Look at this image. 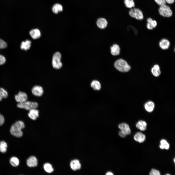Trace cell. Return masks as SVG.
I'll return each mask as SVG.
<instances>
[{
    "mask_svg": "<svg viewBox=\"0 0 175 175\" xmlns=\"http://www.w3.org/2000/svg\"><path fill=\"white\" fill-rule=\"evenodd\" d=\"M25 127V124L23 121H17L11 126L10 129V133L12 135L15 137H21L23 135L21 130L24 128Z\"/></svg>",
    "mask_w": 175,
    "mask_h": 175,
    "instance_id": "cell-1",
    "label": "cell"
},
{
    "mask_svg": "<svg viewBox=\"0 0 175 175\" xmlns=\"http://www.w3.org/2000/svg\"><path fill=\"white\" fill-rule=\"evenodd\" d=\"M114 66L117 70L122 72H128L131 69L130 66L126 61L122 59L117 60L115 62Z\"/></svg>",
    "mask_w": 175,
    "mask_h": 175,
    "instance_id": "cell-2",
    "label": "cell"
},
{
    "mask_svg": "<svg viewBox=\"0 0 175 175\" xmlns=\"http://www.w3.org/2000/svg\"><path fill=\"white\" fill-rule=\"evenodd\" d=\"M38 106L36 102L26 101L21 103H19L17 106L20 108L24 109L27 110H30L33 109H36Z\"/></svg>",
    "mask_w": 175,
    "mask_h": 175,
    "instance_id": "cell-3",
    "label": "cell"
},
{
    "mask_svg": "<svg viewBox=\"0 0 175 175\" xmlns=\"http://www.w3.org/2000/svg\"><path fill=\"white\" fill-rule=\"evenodd\" d=\"M61 55L58 52H55L53 55L52 61L53 67L56 69L61 68L62 66V64L61 61Z\"/></svg>",
    "mask_w": 175,
    "mask_h": 175,
    "instance_id": "cell-4",
    "label": "cell"
},
{
    "mask_svg": "<svg viewBox=\"0 0 175 175\" xmlns=\"http://www.w3.org/2000/svg\"><path fill=\"white\" fill-rule=\"evenodd\" d=\"M158 11L161 15L165 17H170L172 15V12L170 8L166 4L160 6Z\"/></svg>",
    "mask_w": 175,
    "mask_h": 175,
    "instance_id": "cell-5",
    "label": "cell"
},
{
    "mask_svg": "<svg viewBox=\"0 0 175 175\" xmlns=\"http://www.w3.org/2000/svg\"><path fill=\"white\" fill-rule=\"evenodd\" d=\"M15 98L17 102L21 103L26 101L27 97L25 93L19 92L17 95L15 96Z\"/></svg>",
    "mask_w": 175,
    "mask_h": 175,
    "instance_id": "cell-6",
    "label": "cell"
},
{
    "mask_svg": "<svg viewBox=\"0 0 175 175\" xmlns=\"http://www.w3.org/2000/svg\"><path fill=\"white\" fill-rule=\"evenodd\" d=\"M32 94L35 96H42L43 94V90L41 86H35L32 88Z\"/></svg>",
    "mask_w": 175,
    "mask_h": 175,
    "instance_id": "cell-7",
    "label": "cell"
},
{
    "mask_svg": "<svg viewBox=\"0 0 175 175\" xmlns=\"http://www.w3.org/2000/svg\"><path fill=\"white\" fill-rule=\"evenodd\" d=\"M26 163L29 167H35L37 165L38 161L36 158L34 156H31L27 160Z\"/></svg>",
    "mask_w": 175,
    "mask_h": 175,
    "instance_id": "cell-8",
    "label": "cell"
},
{
    "mask_svg": "<svg viewBox=\"0 0 175 175\" xmlns=\"http://www.w3.org/2000/svg\"><path fill=\"white\" fill-rule=\"evenodd\" d=\"M119 128L127 135L130 134L131 131L129 125L125 123H122L118 126Z\"/></svg>",
    "mask_w": 175,
    "mask_h": 175,
    "instance_id": "cell-9",
    "label": "cell"
},
{
    "mask_svg": "<svg viewBox=\"0 0 175 175\" xmlns=\"http://www.w3.org/2000/svg\"><path fill=\"white\" fill-rule=\"evenodd\" d=\"M107 20L103 18H98L96 22L97 26L101 29H104L107 26Z\"/></svg>",
    "mask_w": 175,
    "mask_h": 175,
    "instance_id": "cell-10",
    "label": "cell"
},
{
    "mask_svg": "<svg viewBox=\"0 0 175 175\" xmlns=\"http://www.w3.org/2000/svg\"><path fill=\"white\" fill-rule=\"evenodd\" d=\"M71 169L75 171L79 169L81 167V164L79 161L77 159H75L72 161L70 164Z\"/></svg>",
    "mask_w": 175,
    "mask_h": 175,
    "instance_id": "cell-11",
    "label": "cell"
},
{
    "mask_svg": "<svg viewBox=\"0 0 175 175\" xmlns=\"http://www.w3.org/2000/svg\"><path fill=\"white\" fill-rule=\"evenodd\" d=\"M159 45L162 49L166 50L169 48L170 45V43L167 39H163L159 42Z\"/></svg>",
    "mask_w": 175,
    "mask_h": 175,
    "instance_id": "cell-12",
    "label": "cell"
},
{
    "mask_svg": "<svg viewBox=\"0 0 175 175\" xmlns=\"http://www.w3.org/2000/svg\"><path fill=\"white\" fill-rule=\"evenodd\" d=\"M134 139L140 143L143 142L145 140V135L141 132H137L134 136Z\"/></svg>",
    "mask_w": 175,
    "mask_h": 175,
    "instance_id": "cell-13",
    "label": "cell"
},
{
    "mask_svg": "<svg viewBox=\"0 0 175 175\" xmlns=\"http://www.w3.org/2000/svg\"><path fill=\"white\" fill-rule=\"evenodd\" d=\"M38 111L36 109L29 110L28 115L29 117L33 120H35L39 116Z\"/></svg>",
    "mask_w": 175,
    "mask_h": 175,
    "instance_id": "cell-14",
    "label": "cell"
},
{
    "mask_svg": "<svg viewBox=\"0 0 175 175\" xmlns=\"http://www.w3.org/2000/svg\"><path fill=\"white\" fill-rule=\"evenodd\" d=\"M151 71L153 75L156 77L159 76L161 74L159 66L158 64L155 65L152 68Z\"/></svg>",
    "mask_w": 175,
    "mask_h": 175,
    "instance_id": "cell-15",
    "label": "cell"
},
{
    "mask_svg": "<svg viewBox=\"0 0 175 175\" xmlns=\"http://www.w3.org/2000/svg\"><path fill=\"white\" fill-rule=\"evenodd\" d=\"M144 108L146 110L149 112H151L153 110L155 107V104L153 102L149 101L144 105Z\"/></svg>",
    "mask_w": 175,
    "mask_h": 175,
    "instance_id": "cell-16",
    "label": "cell"
},
{
    "mask_svg": "<svg viewBox=\"0 0 175 175\" xmlns=\"http://www.w3.org/2000/svg\"><path fill=\"white\" fill-rule=\"evenodd\" d=\"M111 53L114 56L119 55L120 53V48L117 44H114L111 47Z\"/></svg>",
    "mask_w": 175,
    "mask_h": 175,
    "instance_id": "cell-17",
    "label": "cell"
},
{
    "mask_svg": "<svg viewBox=\"0 0 175 175\" xmlns=\"http://www.w3.org/2000/svg\"><path fill=\"white\" fill-rule=\"evenodd\" d=\"M29 34L34 39H37L41 35L40 31L37 29H33L31 30L29 32Z\"/></svg>",
    "mask_w": 175,
    "mask_h": 175,
    "instance_id": "cell-18",
    "label": "cell"
},
{
    "mask_svg": "<svg viewBox=\"0 0 175 175\" xmlns=\"http://www.w3.org/2000/svg\"><path fill=\"white\" fill-rule=\"evenodd\" d=\"M147 126L146 122L144 121L140 120L136 123V126L138 129L144 131L146 130Z\"/></svg>",
    "mask_w": 175,
    "mask_h": 175,
    "instance_id": "cell-19",
    "label": "cell"
},
{
    "mask_svg": "<svg viewBox=\"0 0 175 175\" xmlns=\"http://www.w3.org/2000/svg\"><path fill=\"white\" fill-rule=\"evenodd\" d=\"M133 9L135 13V18L138 20H142L143 18L142 12L138 8H134Z\"/></svg>",
    "mask_w": 175,
    "mask_h": 175,
    "instance_id": "cell-20",
    "label": "cell"
},
{
    "mask_svg": "<svg viewBox=\"0 0 175 175\" xmlns=\"http://www.w3.org/2000/svg\"><path fill=\"white\" fill-rule=\"evenodd\" d=\"M31 44V41L28 40L25 41H23L21 43L20 48L22 50L26 51L30 49Z\"/></svg>",
    "mask_w": 175,
    "mask_h": 175,
    "instance_id": "cell-21",
    "label": "cell"
},
{
    "mask_svg": "<svg viewBox=\"0 0 175 175\" xmlns=\"http://www.w3.org/2000/svg\"><path fill=\"white\" fill-rule=\"evenodd\" d=\"M91 87L95 90H99L101 88V84L100 82L96 80L93 81L91 83Z\"/></svg>",
    "mask_w": 175,
    "mask_h": 175,
    "instance_id": "cell-22",
    "label": "cell"
},
{
    "mask_svg": "<svg viewBox=\"0 0 175 175\" xmlns=\"http://www.w3.org/2000/svg\"><path fill=\"white\" fill-rule=\"evenodd\" d=\"M63 10L62 7L59 4H56L54 5L52 8V10L55 13L57 14L59 12H61Z\"/></svg>",
    "mask_w": 175,
    "mask_h": 175,
    "instance_id": "cell-23",
    "label": "cell"
},
{
    "mask_svg": "<svg viewBox=\"0 0 175 175\" xmlns=\"http://www.w3.org/2000/svg\"><path fill=\"white\" fill-rule=\"evenodd\" d=\"M160 143L159 147L161 149H168L169 148V144L166 140H162L160 141Z\"/></svg>",
    "mask_w": 175,
    "mask_h": 175,
    "instance_id": "cell-24",
    "label": "cell"
},
{
    "mask_svg": "<svg viewBox=\"0 0 175 175\" xmlns=\"http://www.w3.org/2000/svg\"><path fill=\"white\" fill-rule=\"evenodd\" d=\"M44 168L45 171L48 173H51L53 171V169L52 165L49 163L45 164L43 166Z\"/></svg>",
    "mask_w": 175,
    "mask_h": 175,
    "instance_id": "cell-25",
    "label": "cell"
},
{
    "mask_svg": "<svg viewBox=\"0 0 175 175\" xmlns=\"http://www.w3.org/2000/svg\"><path fill=\"white\" fill-rule=\"evenodd\" d=\"M10 163L12 166L17 167L19 165V161L17 157H13L10 159Z\"/></svg>",
    "mask_w": 175,
    "mask_h": 175,
    "instance_id": "cell-26",
    "label": "cell"
},
{
    "mask_svg": "<svg viewBox=\"0 0 175 175\" xmlns=\"http://www.w3.org/2000/svg\"><path fill=\"white\" fill-rule=\"evenodd\" d=\"M7 147V145L6 142L3 141L0 142V152L2 153L6 152Z\"/></svg>",
    "mask_w": 175,
    "mask_h": 175,
    "instance_id": "cell-27",
    "label": "cell"
},
{
    "mask_svg": "<svg viewBox=\"0 0 175 175\" xmlns=\"http://www.w3.org/2000/svg\"><path fill=\"white\" fill-rule=\"evenodd\" d=\"M8 96L7 91L2 88H0V101L3 98H6Z\"/></svg>",
    "mask_w": 175,
    "mask_h": 175,
    "instance_id": "cell-28",
    "label": "cell"
},
{
    "mask_svg": "<svg viewBox=\"0 0 175 175\" xmlns=\"http://www.w3.org/2000/svg\"><path fill=\"white\" fill-rule=\"evenodd\" d=\"M125 6L128 8H131L135 6V3L133 0H124Z\"/></svg>",
    "mask_w": 175,
    "mask_h": 175,
    "instance_id": "cell-29",
    "label": "cell"
},
{
    "mask_svg": "<svg viewBox=\"0 0 175 175\" xmlns=\"http://www.w3.org/2000/svg\"><path fill=\"white\" fill-rule=\"evenodd\" d=\"M7 47V44L3 40L0 39V49H4Z\"/></svg>",
    "mask_w": 175,
    "mask_h": 175,
    "instance_id": "cell-30",
    "label": "cell"
},
{
    "mask_svg": "<svg viewBox=\"0 0 175 175\" xmlns=\"http://www.w3.org/2000/svg\"><path fill=\"white\" fill-rule=\"evenodd\" d=\"M149 174L150 175H160V174L158 170L155 169H152L150 172Z\"/></svg>",
    "mask_w": 175,
    "mask_h": 175,
    "instance_id": "cell-31",
    "label": "cell"
},
{
    "mask_svg": "<svg viewBox=\"0 0 175 175\" xmlns=\"http://www.w3.org/2000/svg\"><path fill=\"white\" fill-rule=\"evenodd\" d=\"M160 6L166 4V0H154Z\"/></svg>",
    "mask_w": 175,
    "mask_h": 175,
    "instance_id": "cell-32",
    "label": "cell"
},
{
    "mask_svg": "<svg viewBox=\"0 0 175 175\" xmlns=\"http://www.w3.org/2000/svg\"><path fill=\"white\" fill-rule=\"evenodd\" d=\"M6 61V59L5 57L1 55H0V65L4 64Z\"/></svg>",
    "mask_w": 175,
    "mask_h": 175,
    "instance_id": "cell-33",
    "label": "cell"
},
{
    "mask_svg": "<svg viewBox=\"0 0 175 175\" xmlns=\"http://www.w3.org/2000/svg\"><path fill=\"white\" fill-rule=\"evenodd\" d=\"M129 14L131 17L135 18V12L133 9H130L129 11Z\"/></svg>",
    "mask_w": 175,
    "mask_h": 175,
    "instance_id": "cell-34",
    "label": "cell"
},
{
    "mask_svg": "<svg viewBox=\"0 0 175 175\" xmlns=\"http://www.w3.org/2000/svg\"><path fill=\"white\" fill-rule=\"evenodd\" d=\"M149 23H150L151 26L153 28L156 27L157 25V22L155 20H153L151 22Z\"/></svg>",
    "mask_w": 175,
    "mask_h": 175,
    "instance_id": "cell-35",
    "label": "cell"
},
{
    "mask_svg": "<svg viewBox=\"0 0 175 175\" xmlns=\"http://www.w3.org/2000/svg\"><path fill=\"white\" fill-rule=\"evenodd\" d=\"M4 118L3 116L0 114V126L3 124L4 122Z\"/></svg>",
    "mask_w": 175,
    "mask_h": 175,
    "instance_id": "cell-36",
    "label": "cell"
},
{
    "mask_svg": "<svg viewBox=\"0 0 175 175\" xmlns=\"http://www.w3.org/2000/svg\"><path fill=\"white\" fill-rule=\"evenodd\" d=\"M119 136L122 138H125L127 135L122 132V131H120L119 132Z\"/></svg>",
    "mask_w": 175,
    "mask_h": 175,
    "instance_id": "cell-37",
    "label": "cell"
},
{
    "mask_svg": "<svg viewBox=\"0 0 175 175\" xmlns=\"http://www.w3.org/2000/svg\"><path fill=\"white\" fill-rule=\"evenodd\" d=\"M166 2L169 4H172L173 3L175 0H166Z\"/></svg>",
    "mask_w": 175,
    "mask_h": 175,
    "instance_id": "cell-38",
    "label": "cell"
},
{
    "mask_svg": "<svg viewBox=\"0 0 175 175\" xmlns=\"http://www.w3.org/2000/svg\"><path fill=\"white\" fill-rule=\"evenodd\" d=\"M153 20L151 18H149L147 19V21L148 22H151Z\"/></svg>",
    "mask_w": 175,
    "mask_h": 175,
    "instance_id": "cell-39",
    "label": "cell"
},
{
    "mask_svg": "<svg viewBox=\"0 0 175 175\" xmlns=\"http://www.w3.org/2000/svg\"><path fill=\"white\" fill-rule=\"evenodd\" d=\"M106 175H113V174L111 172H109L107 173H106Z\"/></svg>",
    "mask_w": 175,
    "mask_h": 175,
    "instance_id": "cell-40",
    "label": "cell"
}]
</instances>
